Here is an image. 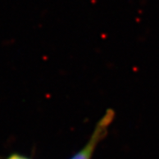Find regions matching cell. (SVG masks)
<instances>
[{
  "instance_id": "1",
  "label": "cell",
  "mask_w": 159,
  "mask_h": 159,
  "mask_svg": "<svg viewBox=\"0 0 159 159\" xmlns=\"http://www.w3.org/2000/svg\"><path fill=\"white\" fill-rule=\"evenodd\" d=\"M114 117L115 113L111 109L107 110L102 118L97 121V125L85 145L69 159H92L98 144L107 135Z\"/></svg>"
},
{
  "instance_id": "2",
  "label": "cell",
  "mask_w": 159,
  "mask_h": 159,
  "mask_svg": "<svg viewBox=\"0 0 159 159\" xmlns=\"http://www.w3.org/2000/svg\"><path fill=\"white\" fill-rule=\"evenodd\" d=\"M6 159H32L30 158L29 157L23 155V154L18 153V152H14V153H11L10 155H8L6 157Z\"/></svg>"
}]
</instances>
